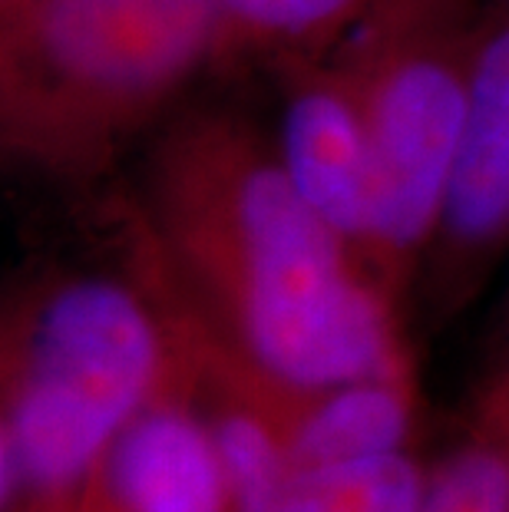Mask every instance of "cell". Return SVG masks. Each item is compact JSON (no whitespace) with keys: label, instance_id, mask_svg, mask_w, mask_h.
I'll return each mask as SVG.
<instances>
[{"label":"cell","instance_id":"11","mask_svg":"<svg viewBox=\"0 0 509 512\" xmlns=\"http://www.w3.org/2000/svg\"><path fill=\"white\" fill-rule=\"evenodd\" d=\"M433 466L414 450L298 473L295 512H424Z\"/></svg>","mask_w":509,"mask_h":512},{"label":"cell","instance_id":"3","mask_svg":"<svg viewBox=\"0 0 509 512\" xmlns=\"http://www.w3.org/2000/svg\"><path fill=\"white\" fill-rule=\"evenodd\" d=\"M219 0H27L0 17V152L90 192L209 73Z\"/></svg>","mask_w":509,"mask_h":512},{"label":"cell","instance_id":"15","mask_svg":"<svg viewBox=\"0 0 509 512\" xmlns=\"http://www.w3.org/2000/svg\"><path fill=\"white\" fill-rule=\"evenodd\" d=\"M500 367H503V370H506V377H509V364H506V361H503V364H500ZM506 512H509V506H506Z\"/></svg>","mask_w":509,"mask_h":512},{"label":"cell","instance_id":"10","mask_svg":"<svg viewBox=\"0 0 509 512\" xmlns=\"http://www.w3.org/2000/svg\"><path fill=\"white\" fill-rule=\"evenodd\" d=\"M509 506V377L496 367L476 397L463 437L433 466L424 512H506Z\"/></svg>","mask_w":509,"mask_h":512},{"label":"cell","instance_id":"8","mask_svg":"<svg viewBox=\"0 0 509 512\" xmlns=\"http://www.w3.org/2000/svg\"><path fill=\"white\" fill-rule=\"evenodd\" d=\"M272 423L298 473L410 450L417 430L410 367L301 394L288 400Z\"/></svg>","mask_w":509,"mask_h":512},{"label":"cell","instance_id":"4","mask_svg":"<svg viewBox=\"0 0 509 512\" xmlns=\"http://www.w3.org/2000/svg\"><path fill=\"white\" fill-rule=\"evenodd\" d=\"M483 0H377L331 60L374 156V285L404 314L450 199L470 119Z\"/></svg>","mask_w":509,"mask_h":512},{"label":"cell","instance_id":"9","mask_svg":"<svg viewBox=\"0 0 509 512\" xmlns=\"http://www.w3.org/2000/svg\"><path fill=\"white\" fill-rule=\"evenodd\" d=\"M377 0H219L209 73H285L324 60Z\"/></svg>","mask_w":509,"mask_h":512},{"label":"cell","instance_id":"14","mask_svg":"<svg viewBox=\"0 0 509 512\" xmlns=\"http://www.w3.org/2000/svg\"><path fill=\"white\" fill-rule=\"evenodd\" d=\"M503 361L509 364V304H506V357H503Z\"/></svg>","mask_w":509,"mask_h":512},{"label":"cell","instance_id":"7","mask_svg":"<svg viewBox=\"0 0 509 512\" xmlns=\"http://www.w3.org/2000/svg\"><path fill=\"white\" fill-rule=\"evenodd\" d=\"M96 486L116 512H229L186 341L176 374L119 433Z\"/></svg>","mask_w":509,"mask_h":512},{"label":"cell","instance_id":"13","mask_svg":"<svg viewBox=\"0 0 509 512\" xmlns=\"http://www.w3.org/2000/svg\"><path fill=\"white\" fill-rule=\"evenodd\" d=\"M27 4V0H0V17H4V14H14V10L17 7H24Z\"/></svg>","mask_w":509,"mask_h":512},{"label":"cell","instance_id":"1","mask_svg":"<svg viewBox=\"0 0 509 512\" xmlns=\"http://www.w3.org/2000/svg\"><path fill=\"white\" fill-rule=\"evenodd\" d=\"M119 228L265 407L410 367L400 311L245 113L162 119Z\"/></svg>","mask_w":509,"mask_h":512},{"label":"cell","instance_id":"5","mask_svg":"<svg viewBox=\"0 0 509 512\" xmlns=\"http://www.w3.org/2000/svg\"><path fill=\"white\" fill-rule=\"evenodd\" d=\"M503 258H509V0H483L460 166L417 281L430 318L447 321L467 308Z\"/></svg>","mask_w":509,"mask_h":512},{"label":"cell","instance_id":"12","mask_svg":"<svg viewBox=\"0 0 509 512\" xmlns=\"http://www.w3.org/2000/svg\"><path fill=\"white\" fill-rule=\"evenodd\" d=\"M77 512H116L113 506H110V499H106L103 493H100V486L93 483V489H90V496L83 499V506L77 509Z\"/></svg>","mask_w":509,"mask_h":512},{"label":"cell","instance_id":"6","mask_svg":"<svg viewBox=\"0 0 509 512\" xmlns=\"http://www.w3.org/2000/svg\"><path fill=\"white\" fill-rule=\"evenodd\" d=\"M275 83L281 110L272 136L281 166L301 199L371 275L374 156L351 83L331 57L298 63L278 73Z\"/></svg>","mask_w":509,"mask_h":512},{"label":"cell","instance_id":"2","mask_svg":"<svg viewBox=\"0 0 509 512\" xmlns=\"http://www.w3.org/2000/svg\"><path fill=\"white\" fill-rule=\"evenodd\" d=\"M182 361L166 294L123 268H53L4 321V512H77L119 433Z\"/></svg>","mask_w":509,"mask_h":512}]
</instances>
